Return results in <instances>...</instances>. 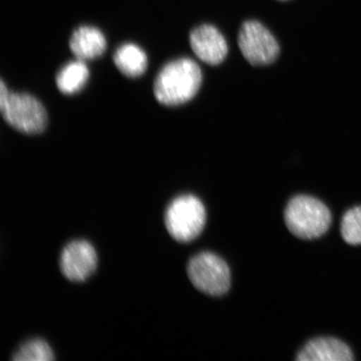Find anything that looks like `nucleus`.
<instances>
[{
  "instance_id": "nucleus-1",
  "label": "nucleus",
  "mask_w": 361,
  "mask_h": 361,
  "mask_svg": "<svg viewBox=\"0 0 361 361\" xmlns=\"http://www.w3.org/2000/svg\"><path fill=\"white\" fill-rule=\"evenodd\" d=\"M202 74L192 59L171 61L161 68L154 81L157 101L166 106H177L190 102L200 90Z\"/></svg>"
},
{
  "instance_id": "nucleus-2",
  "label": "nucleus",
  "mask_w": 361,
  "mask_h": 361,
  "mask_svg": "<svg viewBox=\"0 0 361 361\" xmlns=\"http://www.w3.org/2000/svg\"><path fill=\"white\" fill-rule=\"evenodd\" d=\"M0 111L4 121L18 132L36 135L48 123L47 111L37 98L29 93L11 92L0 81Z\"/></svg>"
},
{
  "instance_id": "nucleus-3",
  "label": "nucleus",
  "mask_w": 361,
  "mask_h": 361,
  "mask_svg": "<svg viewBox=\"0 0 361 361\" xmlns=\"http://www.w3.org/2000/svg\"><path fill=\"white\" fill-rule=\"evenodd\" d=\"M284 222L293 235L311 240L328 231L332 216L328 207L317 198L298 195L288 202Z\"/></svg>"
},
{
  "instance_id": "nucleus-4",
  "label": "nucleus",
  "mask_w": 361,
  "mask_h": 361,
  "mask_svg": "<svg viewBox=\"0 0 361 361\" xmlns=\"http://www.w3.org/2000/svg\"><path fill=\"white\" fill-rule=\"evenodd\" d=\"M206 220L204 205L192 194L175 197L166 207L164 216L166 230L179 243L192 242L200 236Z\"/></svg>"
},
{
  "instance_id": "nucleus-5",
  "label": "nucleus",
  "mask_w": 361,
  "mask_h": 361,
  "mask_svg": "<svg viewBox=\"0 0 361 361\" xmlns=\"http://www.w3.org/2000/svg\"><path fill=\"white\" fill-rule=\"evenodd\" d=\"M187 270L194 287L206 295H224L231 286L228 265L214 252H202L192 257Z\"/></svg>"
},
{
  "instance_id": "nucleus-6",
  "label": "nucleus",
  "mask_w": 361,
  "mask_h": 361,
  "mask_svg": "<svg viewBox=\"0 0 361 361\" xmlns=\"http://www.w3.org/2000/svg\"><path fill=\"white\" fill-rule=\"evenodd\" d=\"M239 49L252 66H267L276 61L279 45L276 39L258 20L243 22L238 35Z\"/></svg>"
},
{
  "instance_id": "nucleus-7",
  "label": "nucleus",
  "mask_w": 361,
  "mask_h": 361,
  "mask_svg": "<svg viewBox=\"0 0 361 361\" xmlns=\"http://www.w3.org/2000/svg\"><path fill=\"white\" fill-rule=\"evenodd\" d=\"M96 248L87 240H74L63 248L60 269L64 276L72 282H83L92 276L97 268Z\"/></svg>"
},
{
  "instance_id": "nucleus-8",
  "label": "nucleus",
  "mask_w": 361,
  "mask_h": 361,
  "mask_svg": "<svg viewBox=\"0 0 361 361\" xmlns=\"http://www.w3.org/2000/svg\"><path fill=\"white\" fill-rule=\"evenodd\" d=\"M189 43L196 56L209 66H218L227 57L228 44L215 26L205 24L196 27L189 35Z\"/></svg>"
},
{
  "instance_id": "nucleus-9",
  "label": "nucleus",
  "mask_w": 361,
  "mask_h": 361,
  "mask_svg": "<svg viewBox=\"0 0 361 361\" xmlns=\"http://www.w3.org/2000/svg\"><path fill=\"white\" fill-rule=\"evenodd\" d=\"M353 353L344 342L331 337L309 341L297 355L299 361H351Z\"/></svg>"
},
{
  "instance_id": "nucleus-10",
  "label": "nucleus",
  "mask_w": 361,
  "mask_h": 361,
  "mask_svg": "<svg viewBox=\"0 0 361 361\" xmlns=\"http://www.w3.org/2000/svg\"><path fill=\"white\" fill-rule=\"evenodd\" d=\"M69 44L75 58L84 61L101 57L107 47L105 35L97 27L90 25H81L75 30Z\"/></svg>"
},
{
  "instance_id": "nucleus-11",
  "label": "nucleus",
  "mask_w": 361,
  "mask_h": 361,
  "mask_svg": "<svg viewBox=\"0 0 361 361\" xmlns=\"http://www.w3.org/2000/svg\"><path fill=\"white\" fill-rule=\"evenodd\" d=\"M113 61L117 69L130 78L142 75L148 66L146 52L134 43L121 44L113 55Z\"/></svg>"
},
{
  "instance_id": "nucleus-12",
  "label": "nucleus",
  "mask_w": 361,
  "mask_h": 361,
  "mask_svg": "<svg viewBox=\"0 0 361 361\" xmlns=\"http://www.w3.org/2000/svg\"><path fill=\"white\" fill-rule=\"evenodd\" d=\"M90 71L85 61L76 59L59 71L56 82L59 90L65 94H74L80 92L87 85Z\"/></svg>"
},
{
  "instance_id": "nucleus-13",
  "label": "nucleus",
  "mask_w": 361,
  "mask_h": 361,
  "mask_svg": "<svg viewBox=\"0 0 361 361\" xmlns=\"http://www.w3.org/2000/svg\"><path fill=\"white\" fill-rule=\"evenodd\" d=\"M15 361H51L55 355L51 345L42 338H33L23 344L12 356Z\"/></svg>"
},
{
  "instance_id": "nucleus-14",
  "label": "nucleus",
  "mask_w": 361,
  "mask_h": 361,
  "mask_svg": "<svg viewBox=\"0 0 361 361\" xmlns=\"http://www.w3.org/2000/svg\"><path fill=\"white\" fill-rule=\"evenodd\" d=\"M341 231L349 245H361V207H352L343 216Z\"/></svg>"
},
{
  "instance_id": "nucleus-15",
  "label": "nucleus",
  "mask_w": 361,
  "mask_h": 361,
  "mask_svg": "<svg viewBox=\"0 0 361 361\" xmlns=\"http://www.w3.org/2000/svg\"><path fill=\"white\" fill-rule=\"evenodd\" d=\"M278 1L287 2V1H290V0H278Z\"/></svg>"
}]
</instances>
